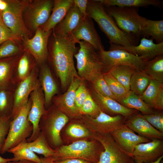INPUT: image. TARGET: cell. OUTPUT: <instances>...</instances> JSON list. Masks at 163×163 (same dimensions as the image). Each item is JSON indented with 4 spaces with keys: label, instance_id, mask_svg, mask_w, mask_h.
Segmentation results:
<instances>
[{
    "label": "cell",
    "instance_id": "cell-1",
    "mask_svg": "<svg viewBox=\"0 0 163 163\" xmlns=\"http://www.w3.org/2000/svg\"><path fill=\"white\" fill-rule=\"evenodd\" d=\"M76 43L69 36L53 37L48 43L50 62L59 79L63 91H66L73 78L79 76L75 68L74 57L77 53Z\"/></svg>",
    "mask_w": 163,
    "mask_h": 163
},
{
    "label": "cell",
    "instance_id": "cell-2",
    "mask_svg": "<svg viewBox=\"0 0 163 163\" xmlns=\"http://www.w3.org/2000/svg\"><path fill=\"white\" fill-rule=\"evenodd\" d=\"M86 13L87 16L97 23L110 45L126 47L136 45V39L118 27L99 0H88Z\"/></svg>",
    "mask_w": 163,
    "mask_h": 163
},
{
    "label": "cell",
    "instance_id": "cell-3",
    "mask_svg": "<svg viewBox=\"0 0 163 163\" xmlns=\"http://www.w3.org/2000/svg\"><path fill=\"white\" fill-rule=\"evenodd\" d=\"M77 43L79 48L74 57L76 61L78 75L82 80L91 83L109 69L101 61L98 51L92 45L83 41Z\"/></svg>",
    "mask_w": 163,
    "mask_h": 163
},
{
    "label": "cell",
    "instance_id": "cell-4",
    "mask_svg": "<svg viewBox=\"0 0 163 163\" xmlns=\"http://www.w3.org/2000/svg\"><path fill=\"white\" fill-rule=\"evenodd\" d=\"M103 150L102 145L95 139L90 140H81L73 142L69 145H62L55 149V153L52 157L54 161L77 158L97 163Z\"/></svg>",
    "mask_w": 163,
    "mask_h": 163
},
{
    "label": "cell",
    "instance_id": "cell-5",
    "mask_svg": "<svg viewBox=\"0 0 163 163\" xmlns=\"http://www.w3.org/2000/svg\"><path fill=\"white\" fill-rule=\"evenodd\" d=\"M65 114L53 104L41 117L39 128L51 148L55 150L61 145L62 141L61 131L69 120Z\"/></svg>",
    "mask_w": 163,
    "mask_h": 163
},
{
    "label": "cell",
    "instance_id": "cell-6",
    "mask_svg": "<svg viewBox=\"0 0 163 163\" xmlns=\"http://www.w3.org/2000/svg\"><path fill=\"white\" fill-rule=\"evenodd\" d=\"M31 105V101L29 97L27 103L11 120L8 133L0 153L8 152L11 149L27 140L31 136L33 126L28 120L27 117Z\"/></svg>",
    "mask_w": 163,
    "mask_h": 163
},
{
    "label": "cell",
    "instance_id": "cell-7",
    "mask_svg": "<svg viewBox=\"0 0 163 163\" xmlns=\"http://www.w3.org/2000/svg\"><path fill=\"white\" fill-rule=\"evenodd\" d=\"M104 7L121 30L136 39L139 37L146 18L139 14L138 8L117 6Z\"/></svg>",
    "mask_w": 163,
    "mask_h": 163
},
{
    "label": "cell",
    "instance_id": "cell-8",
    "mask_svg": "<svg viewBox=\"0 0 163 163\" xmlns=\"http://www.w3.org/2000/svg\"><path fill=\"white\" fill-rule=\"evenodd\" d=\"M7 8L0 12L2 19L18 40L28 38L30 32L27 28L24 21V11L30 0H6Z\"/></svg>",
    "mask_w": 163,
    "mask_h": 163
},
{
    "label": "cell",
    "instance_id": "cell-9",
    "mask_svg": "<svg viewBox=\"0 0 163 163\" xmlns=\"http://www.w3.org/2000/svg\"><path fill=\"white\" fill-rule=\"evenodd\" d=\"M54 3L52 0H30L23 13L25 24L28 30L35 32L49 19Z\"/></svg>",
    "mask_w": 163,
    "mask_h": 163
},
{
    "label": "cell",
    "instance_id": "cell-10",
    "mask_svg": "<svg viewBox=\"0 0 163 163\" xmlns=\"http://www.w3.org/2000/svg\"><path fill=\"white\" fill-rule=\"evenodd\" d=\"M94 138L104 147L97 163H131L133 161L132 155L119 146L110 134L95 133Z\"/></svg>",
    "mask_w": 163,
    "mask_h": 163
},
{
    "label": "cell",
    "instance_id": "cell-11",
    "mask_svg": "<svg viewBox=\"0 0 163 163\" xmlns=\"http://www.w3.org/2000/svg\"><path fill=\"white\" fill-rule=\"evenodd\" d=\"M98 52L101 61L109 70L112 66L118 65L129 66L136 70H143L147 62L141 57L121 49L103 50Z\"/></svg>",
    "mask_w": 163,
    "mask_h": 163
},
{
    "label": "cell",
    "instance_id": "cell-12",
    "mask_svg": "<svg viewBox=\"0 0 163 163\" xmlns=\"http://www.w3.org/2000/svg\"><path fill=\"white\" fill-rule=\"evenodd\" d=\"M126 119L120 115L110 116L100 110L95 118L82 115L79 119L94 133L110 134L125 124Z\"/></svg>",
    "mask_w": 163,
    "mask_h": 163
},
{
    "label": "cell",
    "instance_id": "cell-13",
    "mask_svg": "<svg viewBox=\"0 0 163 163\" xmlns=\"http://www.w3.org/2000/svg\"><path fill=\"white\" fill-rule=\"evenodd\" d=\"M38 75V69L35 67L28 77L18 84L13 93L11 120L27 103L30 93L40 84Z\"/></svg>",
    "mask_w": 163,
    "mask_h": 163
},
{
    "label": "cell",
    "instance_id": "cell-14",
    "mask_svg": "<svg viewBox=\"0 0 163 163\" xmlns=\"http://www.w3.org/2000/svg\"><path fill=\"white\" fill-rule=\"evenodd\" d=\"M81 81L79 76L74 77L66 91L54 96L52 100L53 104L72 120L79 119L82 116L75 103V92Z\"/></svg>",
    "mask_w": 163,
    "mask_h": 163
},
{
    "label": "cell",
    "instance_id": "cell-15",
    "mask_svg": "<svg viewBox=\"0 0 163 163\" xmlns=\"http://www.w3.org/2000/svg\"><path fill=\"white\" fill-rule=\"evenodd\" d=\"M52 31H46L39 27L32 38L23 39L25 51L39 64L42 65L48 59V43Z\"/></svg>",
    "mask_w": 163,
    "mask_h": 163
},
{
    "label": "cell",
    "instance_id": "cell-16",
    "mask_svg": "<svg viewBox=\"0 0 163 163\" xmlns=\"http://www.w3.org/2000/svg\"><path fill=\"white\" fill-rule=\"evenodd\" d=\"M31 105L28 113L27 119L32 124L33 130L27 142L34 140L40 133L39 123L41 117L45 113V101L43 93L40 83L31 92L30 97Z\"/></svg>",
    "mask_w": 163,
    "mask_h": 163
},
{
    "label": "cell",
    "instance_id": "cell-17",
    "mask_svg": "<svg viewBox=\"0 0 163 163\" xmlns=\"http://www.w3.org/2000/svg\"><path fill=\"white\" fill-rule=\"evenodd\" d=\"M88 88L93 99L100 110L110 116L120 115L127 119L139 112L134 109L126 108L115 100L100 94L90 84Z\"/></svg>",
    "mask_w": 163,
    "mask_h": 163
},
{
    "label": "cell",
    "instance_id": "cell-18",
    "mask_svg": "<svg viewBox=\"0 0 163 163\" xmlns=\"http://www.w3.org/2000/svg\"><path fill=\"white\" fill-rule=\"evenodd\" d=\"M69 36L76 43L83 41L92 45L98 52L104 50L92 19L88 16L84 18L81 24Z\"/></svg>",
    "mask_w": 163,
    "mask_h": 163
},
{
    "label": "cell",
    "instance_id": "cell-19",
    "mask_svg": "<svg viewBox=\"0 0 163 163\" xmlns=\"http://www.w3.org/2000/svg\"><path fill=\"white\" fill-rule=\"evenodd\" d=\"M162 155L163 139H155L137 145L132 154V157L135 163H149L155 161Z\"/></svg>",
    "mask_w": 163,
    "mask_h": 163
},
{
    "label": "cell",
    "instance_id": "cell-20",
    "mask_svg": "<svg viewBox=\"0 0 163 163\" xmlns=\"http://www.w3.org/2000/svg\"><path fill=\"white\" fill-rule=\"evenodd\" d=\"M112 49L124 50L136 56L141 57L148 62L157 56L163 54V43H155L152 39L143 37L138 45L126 47L110 45V49Z\"/></svg>",
    "mask_w": 163,
    "mask_h": 163
},
{
    "label": "cell",
    "instance_id": "cell-21",
    "mask_svg": "<svg viewBox=\"0 0 163 163\" xmlns=\"http://www.w3.org/2000/svg\"><path fill=\"white\" fill-rule=\"evenodd\" d=\"M110 134L119 146L132 155L137 145L151 140L136 134L125 124Z\"/></svg>",
    "mask_w": 163,
    "mask_h": 163
},
{
    "label": "cell",
    "instance_id": "cell-22",
    "mask_svg": "<svg viewBox=\"0 0 163 163\" xmlns=\"http://www.w3.org/2000/svg\"><path fill=\"white\" fill-rule=\"evenodd\" d=\"M125 124L139 136L151 140L163 139V133L154 128L139 112L127 118Z\"/></svg>",
    "mask_w": 163,
    "mask_h": 163
},
{
    "label": "cell",
    "instance_id": "cell-23",
    "mask_svg": "<svg viewBox=\"0 0 163 163\" xmlns=\"http://www.w3.org/2000/svg\"><path fill=\"white\" fill-rule=\"evenodd\" d=\"M84 18L73 4L64 18L53 30V34L62 37L69 36L81 24Z\"/></svg>",
    "mask_w": 163,
    "mask_h": 163
},
{
    "label": "cell",
    "instance_id": "cell-24",
    "mask_svg": "<svg viewBox=\"0 0 163 163\" xmlns=\"http://www.w3.org/2000/svg\"><path fill=\"white\" fill-rule=\"evenodd\" d=\"M38 79L44 94L45 107H49L59 89L50 67L45 62L41 65Z\"/></svg>",
    "mask_w": 163,
    "mask_h": 163
},
{
    "label": "cell",
    "instance_id": "cell-25",
    "mask_svg": "<svg viewBox=\"0 0 163 163\" xmlns=\"http://www.w3.org/2000/svg\"><path fill=\"white\" fill-rule=\"evenodd\" d=\"M144 101L153 109L163 110V83L152 79L140 96Z\"/></svg>",
    "mask_w": 163,
    "mask_h": 163
},
{
    "label": "cell",
    "instance_id": "cell-26",
    "mask_svg": "<svg viewBox=\"0 0 163 163\" xmlns=\"http://www.w3.org/2000/svg\"><path fill=\"white\" fill-rule=\"evenodd\" d=\"M73 4V0H54L52 13L46 22L40 27L46 31L53 30L64 18Z\"/></svg>",
    "mask_w": 163,
    "mask_h": 163
},
{
    "label": "cell",
    "instance_id": "cell-27",
    "mask_svg": "<svg viewBox=\"0 0 163 163\" xmlns=\"http://www.w3.org/2000/svg\"><path fill=\"white\" fill-rule=\"evenodd\" d=\"M28 52L25 51L18 56L15 63L14 70L13 82L18 84L28 77L36 67L32 62Z\"/></svg>",
    "mask_w": 163,
    "mask_h": 163
},
{
    "label": "cell",
    "instance_id": "cell-28",
    "mask_svg": "<svg viewBox=\"0 0 163 163\" xmlns=\"http://www.w3.org/2000/svg\"><path fill=\"white\" fill-rule=\"evenodd\" d=\"M116 101L123 106L137 110L143 115L152 114L155 111L144 101L140 96L130 90Z\"/></svg>",
    "mask_w": 163,
    "mask_h": 163
},
{
    "label": "cell",
    "instance_id": "cell-29",
    "mask_svg": "<svg viewBox=\"0 0 163 163\" xmlns=\"http://www.w3.org/2000/svg\"><path fill=\"white\" fill-rule=\"evenodd\" d=\"M68 124L65 129V134L69 139L73 142L88 139H94V133H93L79 119Z\"/></svg>",
    "mask_w": 163,
    "mask_h": 163
},
{
    "label": "cell",
    "instance_id": "cell-30",
    "mask_svg": "<svg viewBox=\"0 0 163 163\" xmlns=\"http://www.w3.org/2000/svg\"><path fill=\"white\" fill-rule=\"evenodd\" d=\"M18 55L0 59V89L11 87L14 66Z\"/></svg>",
    "mask_w": 163,
    "mask_h": 163
},
{
    "label": "cell",
    "instance_id": "cell-31",
    "mask_svg": "<svg viewBox=\"0 0 163 163\" xmlns=\"http://www.w3.org/2000/svg\"><path fill=\"white\" fill-rule=\"evenodd\" d=\"M141 35L149 37L157 43H163V20H152L145 18L142 26Z\"/></svg>",
    "mask_w": 163,
    "mask_h": 163
},
{
    "label": "cell",
    "instance_id": "cell-32",
    "mask_svg": "<svg viewBox=\"0 0 163 163\" xmlns=\"http://www.w3.org/2000/svg\"><path fill=\"white\" fill-rule=\"evenodd\" d=\"M104 7L117 6L121 7L146 8L149 6L161 8L162 2L158 0H99Z\"/></svg>",
    "mask_w": 163,
    "mask_h": 163
},
{
    "label": "cell",
    "instance_id": "cell-33",
    "mask_svg": "<svg viewBox=\"0 0 163 163\" xmlns=\"http://www.w3.org/2000/svg\"><path fill=\"white\" fill-rule=\"evenodd\" d=\"M136 70L129 66L118 65L111 67L108 72L128 91H130L129 84L131 77Z\"/></svg>",
    "mask_w": 163,
    "mask_h": 163
},
{
    "label": "cell",
    "instance_id": "cell-34",
    "mask_svg": "<svg viewBox=\"0 0 163 163\" xmlns=\"http://www.w3.org/2000/svg\"><path fill=\"white\" fill-rule=\"evenodd\" d=\"M152 79L143 70H136L130 82V90L141 96L149 85Z\"/></svg>",
    "mask_w": 163,
    "mask_h": 163
},
{
    "label": "cell",
    "instance_id": "cell-35",
    "mask_svg": "<svg viewBox=\"0 0 163 163\" xmlns=\"http://www.w3.org/2000/svg\"><path fill=\"white\" fill-rule=\"evenodd\" d=\"M27 147L31 151L43 155L44 157L52 156L55 150L49 145L43 135L41 132L37 138L31 142H25Z\"/></svg>",
    "mask_w": 163,
    "mask_h": 163
},
{
    "label": "cell",
    "instance_id": "cell-36",
    "mask_svg": "<svg viewBox=\"0 0 163 163\" xmlns=\"http://www.w3.org/2000/svg\"><path fill=\"white\" fill-rule=\"evenodd\" d=\"M143 70L152 79L163 83V54L147 62Z\"/></svg>",
    "mask_w": 163,
    "mask_h": 163
},
{
    "label": "cell",
    "instance_id": "cell-37",
    "mask_svg": "<svg viewBox=\"0 0 163 163\" xmlns=\"http://www.w3.org/2000/svg\"><path fill=\"white\" fill-rule=\"evenodd\" d=\"M26 141H25L11 149L8 152L13 154L14 157L19 160H26L36 163H41V158L27 147L25 144Z\"/></svg>",
    "mask_w": 163,
    "mask_h": 163
},
{
    "label": "cell",
    "instance_id": "cell-38",
    "mask_svg": "<svg viewBox=\"0 0 163 163\" xmlns=\"http://www.w3.org/2000/svg\"><path fill=\"white\" fill-rule=\"evenodd\" d=\"M13 96L11 87L0 89V117L11 115Z\"/></svg>",
    "mask_w": 163,
    "mask_h": 163
},
{
    "label": "cell",
    "instance_id": "cell-39",
    "mask_svg": "<svg viewBox=\"0 0 163 163\" xmlns=\"http://www.w3.org/2000/svg\"><path fill=\"white\" fill-rule=\"evenodd\" d=\"M104 78L116 100L124 96L127 93L123 86L108 72L103 74Z\"/></svg>",
    "mask_w": 163,
    "mask_h": 163
},
{
    "label": "cell",
    "instance_id": "cell-40",
    "mask_svg": "<svg viewBox=\"0 0 163 163\" xmlns=\"http://www.w3.org/2000/svg\"><path fill=\"white\" fill-rule=\"evenodd\" d=\"M16 40H10L0 45V59L18 55L21 52Z\"/></svg>",
    "mask_w": 163,
    "mask_h": 163
},
{
    "label": "cell",
    "instance_id": "cell-41",
    "mask_svg": "<svg viewBox=\"0 0 163 163\" xmlns=\"http://www.w3.org/2000/svg\"><path fill=\"white\" fill-rule=\"evenodd\" d=\"M100 110L89 92L80 110V114L95 118L99 114Z\"/></svg>",
    "mask_w": 163,
    "mask_h": 163
},
{
    "label": "cell",
    "instance_id": "cell-42",
    "mask_svg": "<svg viewBox=\"0 0 163 163\" xmlns=\"http://www.w3.org/2000/svg\"><path fill=\"white\" fill-rule=\"evenodd\" d=\"M103 74L98 76L90 84L102 95L116 100L115 97L104 78Z\"/></svg>",
    "mask_w": 163,
    "mask_h": 163
},
{
    "label": "cell",
    "instance_id": "cell-43",
    "mask_svg": "<svg viewBox=\"0 0 163 163\" xmlns=\"http://www.w3.org/2000/svg\"><path fill=\"white\" fill-rule=\"evenodd\" d=\"M85 82L82 80L81 82L77 88L75 93V104L79 113L81 108L89 92L88 87L86 86Z\"/></svg>",
    "mask_w": 163,
    "mask_h": 163
},
{
    "label": "cell",
    "instance_id": "cell-44",
    "mask_svg": "<svg viewBox=\"0 0 163 163\" xmlns=\"http://www.w3.org/2000/svg\"><path fill=\"white\" fill-rule=\"evenodd\" d=\"M143 115L154 128L163 133V111L155 110L152 114Z\"/></svg>",
    "mask_w": 163,
    "mask_h": 163
},
{
    "label": "cell",
    "instance_id": "cell-45",
    "mask_svg": "<svg viewBox=\"0 0 163 163\" xmlns=\"http://www.w3.org/2000/svg\"><path fill=\"white\" fill-rule=\"evenodd\" d=\"M11 120V115L0 117V153L8 133Z\"/></svg>",
    "mask_w": 163,
    "mask_h": 163
},
{
    "label": "cell",
    "instance_id": "cell-46",
    "mask_svg": "<svg viewBox=\"0 0 163 163\" xmlns=\"http://www.w3.org/2000/svg\"><path fill=\"white\" fill-rule=\"evenodd\" d=\"M10 40H18L11 30L4 24L0 16V45L5 41Z\"/></svg>",
    "mask_w": 163,
    "mask_h": 163
},
{
    "label": "cell",
    "instance_id": "cell-47",
    "mask_svg": "<svg viewBox=\"0 0 163 163\" xmlns=\"http://www.w3.org/2000/svg\"><path fill=\"white\" fill-rule=\"evenodd\" d=\"M88 0H73L74 5L78 8L84 17L87 16Z\"/></svg>",
    "mask_w": 163,
    "mask_h": 163
},
{
    "label": "cell",
    "instance_id": "cell-48",
    "mask_svg": "<svg viewBox=\"0 0 163 163\" xmlns=\"http://www.w3.org/2000/svg\"><path fill=\"white\" fill-rule=\"evenodd\" d=\"M54 161L55 163H92L85 160L77 158L62 159Z\"/></svg>",
    "mask_w": 163,
    "mask_h": 163
},
{
    "label": "cell",
    "instance_id": "cell-49",
    "mask_svg": "<svg viewBox=\"0 0 163 163\" xmlns=\"http://www.w3.org/2000/svg\"><path fill=\"white\" fill-rule=\"evenodd\" d=\"M19 161L17 158L13 157L11 158H5L0 155V163H5L9 161Z\"/></svg>",
    "mask_w": 163,
    "mask_h": 163
},
{
    "label": "cell",
    "instance_id": "cell-50",
    "mask_svg": "<svg viewBox=\"0 0 163 163\" xmlns=\"http://www.w3.org/2000/svg\"><path fill=\"white\" fill-rule=\"evenodd\" d=\"M8 6L6 0H0V12L5 10Z\"/></svg>",
    "mask_w": 163,
    "mask_h": 163
},
{
    "label": "cell",
    "instance_id": "cell-51",
    "mask_svg": "<svg viewBox=\"0 0 163 163\" xmlns=\"http://www.w3.org/2000/svg\"><path fill=\"white\" fill-rule=\"evenodd\" d=\"M41 163H55L52 156L47 158H41Z\"/></svg>",
    "mask_w": 163,
    "mask_h": 163
},
{
    "label": "cell",
    "instance_id": "cell-52",
    "mask_svg": "<svg viewBox=\"0 0 163 163\" xmlns=\"http://www.w3.org/2000/svg\"><path fill=\"white\" fill-rule=\"evenodd\" d=\"M5 163H36L34 162L26 160H21L17 161H11Z\"/></svg>",
    "mask_w": 163,
    "mask_h": 163
},
{
    "label": "cell",
    "instance_id": "cell-53",
    "mask_svg": "<svg viewBox=\"0 0 163 163\" xmlns=\"http://www.w3.org/2000/svg\"><path fill=\"white\" fill-rule=\"evenodd\" d=\"M163 158V155L161 156L158 158L156 161L154 162H152L149 163H160L161 161L162 160ZM131 163H135L133 161Z\"/></svg>",
    "mask_w": 163,
    "mask_h": 163
},
{
    "label": "cell",
    "instance_id": "cell-54",
    "mask_svg": "<svg viewBox=\"0 0 163 163\" xmlns=\"http://www.w3.org/2000/svg\"><path fill=\"white\" fill-rule=\"evenodd\" d=\"M160 163H161V162H160Z\"/></svg>",
    "mask_w": 163,
    "mask_h": 163
},
{
    "label": "cell",
    "instance_id": "cell-55",
    "mask_svg": "<svg viewBox=\"0 0 163 163\" xmlns=\"http://www.w3.org/2000/svg\"><path fill=\"white\" fill-rule=\"evenodd\" d=\"M0 16H1V15H0Z\"/></svg>",
    "mask_w": 163,
    "mask_h": 163
}]
</instances>
